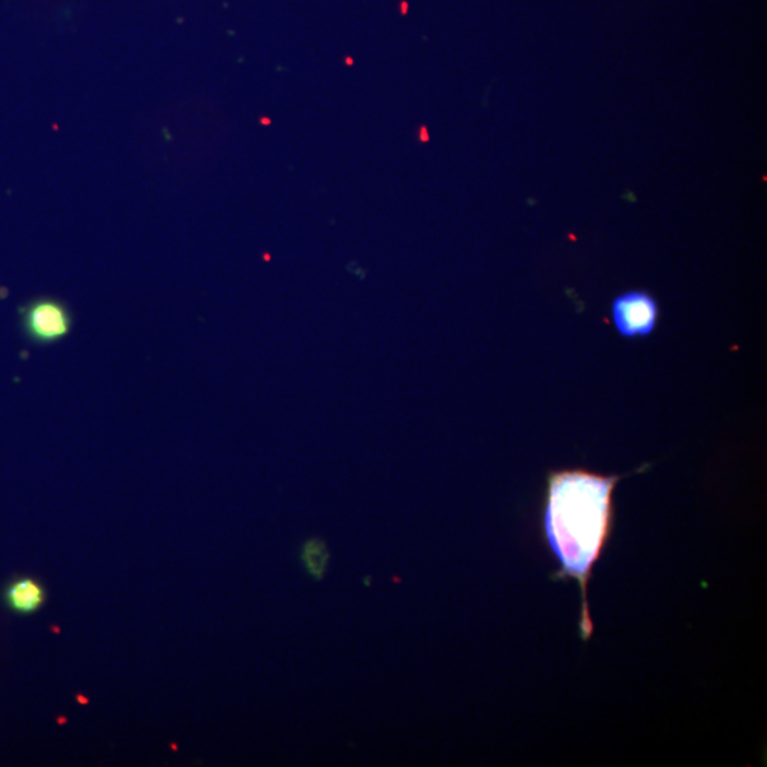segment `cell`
Returning a JSON list of instances; mask_svg holds the SVG:
<instances>
[{"instance_id":"6da1fadb","label":"cell","mask_w":767,"mask_h":767,"mask_svg":"<svg viewBox=\"0 0 767 767\" xmlns=\"http://www.w3.org/2000/svg\"><path fill=\"white\" fill-rule=\"evenodd\" d=\"M620 479L619 475L607 477L586 469L554 470L548 478L542 530L559 564L553 580H574L580 588L578 633L586 643L595 634L588 583L613 536V493Z\"/></svg>"},{"instance_id":"7a4b0ae2","label":"cell","mask_w":767,"mask_h":767,"mask_svg":"<svg viewBox=\"0 0 767 767\" xmlns=\"http://www.w3.org/2000/svg\"><path fill=\"white\" fill-rule=\"evenodd\" d=\"M658 304L646 290H630L613 301V322L623 337H647L656 328Z\"/></svg>"},{"instance_id":"3957f363","label":"cell","mask_w":767,"mask_h":767,"mask_svg":"<svg viewBox=\"0 0 767 767\" xmlns=\"http://www.w3.org/2000/svg\"><path fill=\"white\" fill-rule=\"evenodd\" d=\"M23 328L31 340L47 345L68 336L72 317L68 308L55 299H37L22 313Z\"/></svg>"},{"instance_id":"277c9868","label":"cell","mask_w":767,"mask_h":767,"mask_svg":"<svg viewBox=\"0 0 767 767\" xmlns=\"http://www.w3.org/2000/svg\"><path fill=\"white\" fill-rule=\"evenodd\" d=\"M9 609L17 614H33L44 606L45 588L35 578H19L4 592Z\"/></svg>"},{"instance_id":"5b68a950","label":"cell","mask_w":767,"mask_h":767,"mask_svg":"<svg viewBox=\"0 0 767 767\" xmlns=\"http://www.w3.org/2000/svg\"><path fill=\"white\" fill-rule=\"evenodd\" d=\"M300 562L313 580H323L331 566V550L327 543L319 538L305 540L301 546Z\"/></svg>"}]
</instances>
